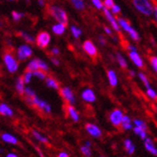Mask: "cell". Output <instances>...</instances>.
<instances>
[{
	"mask_svg": "<svg viewBox=\"0 0 157 157\" xmlns=\"http://www.w3.org/2000/svg\"><path fill=\"white\" fill-rule=\"evenodd\" d=\"M48 13L53 18L56 19L61 24H64L65 26H68V13L65 10L58 6H49L48 7Z\"/></svg>",
	"mask_w": 157,
	"mask_h": 157,
	"instance_id": "1",
	"label": "cell"
},
{
	"mask_svg": "<svg viewBox=\"0 0 157 157\" xmlns=\"http://www.w3.org/2000/svg\"><path fill=\"white\" fill-rule=\"evenodd\" d=\"M132 2L141 13L147 15V17H151L154 8L150 0H132Z\"/></svg>",
	"mask_w": 157,
	"mask_h": 157,
	"instance_id": "2",
	"label": "cell"
},
{
	"mask_svg": "<svg viewBox=\"0 0 157 157\" xmlns=\"http://www.w3.org/2000/svg\"><path fill=\"white\" fill-rule=\"evenodd\" d=\"M117 21H118V24H119V26L122 27L125 31V32H127L129 34V36H131V38L133 39V40H135V41L140 40V35L138 34V32L134 28L131 27L130 23L126 19H124L122 17H119Z\"/></svg>",
	"mask_w": 157,
	"mask_h": 157,
	"instance_id": "3",
	"label": "cell"
},
{
	"mask_svg": "<svg viewBox=\"0 0 157 157\" xmlns=\"http://www.w3.org/2000/svg\"><path fill=\"white\" fill-rule=\"evenodd\" d=\"M26 101L27 103L31 105H34L36 107H38L41 110H43L45 113H50L51 112V107L50 105L46 103V101L39 99L37 96H34L33 98H27L26 97Z\"/></svg>",
	"mask_w": 157,
	"mask_h": 157,
	"instance_id": "4",
	"label": "cell"
},
{
	"mask_svg": "<svg viewBox=\"0 0 157 157\" xmlns=\"http://www.w3.org/2000/svg\"><path fill=\"white\" fill-rule=\"evenodd\" d=\"M4 59V63L8 69V71L10 73H15L19 69V62L17 61V59H14V57L11 53H6L3 57Z\"/></svg>",
	"mask_w": 157,
	"mask_h": 157,
	"instance_id": "5",
	"label": "cell"
},
{
	"mask_svg": "<svg viewBox=\"0 0 157 157\" xmlns=\"http://www.w3.org/2000/svg\"><path fill=\"white\" fill-rule=\"evenodd\" d=\"M50 39L51 36L48 32H41L39 34L35 39V42L37 43V45L40 47V48H46L48 46V44L50 43Z\"/></svg>",
	"mask_w": 157,
	"mask_h": 157,
	"instance_id": "6",
	"label": "cell"
},
{
	"mask_svg": "<svg viewBox=\"0 0 157 157\" xmlns=\"http://www.w3.org/2000/svg\"><path fill=\"white\" fill-rule=\"evenodd\" d=\"M32 54H33L32 49H31V47L27 44L20 45L18 49V58L19 60H25L26 59L32 56Z\"/></svg>",
	"mask_w": 157,
	"mask_h": 157,
	"instance_id": "7",
	"label": "cell"
},
{
	"mask_svg": "<svg viewBox=\"0 0 157 157\" xmlns=\"http://www.w3.org/2000/svg\"><path fill=\"white\" fill-rule=\"evenodd\" d=\"M83 49L87 53L92 59H96L97 56V49L96 45L93 44L91 40H86L83 43Z\"/></svg>",
	"mask_w": 157,
	"mask_h": 157,
	"instance_id": "8",
	"label": "cell"
},
{
	"mask_svg": "<svg viewBox=\"0 0 157 157\" xmlns=\"http://www.w3.org/2000/svg\"><path fill=\"white\" fill-rule=\"evenodd\" d=\"M122 117H123V114L120 109H115V110H113L112 113L110 114V121H111V123L115 127L118 128V127H120L122 124Z\"/></svg>",
	"mask_w": 157,
	"mask_h": 157,
	"instance_id": "9",
	"label": "cell"
},
{
	"mask_svg": "<svg viewBox=\"0 0 157 157\" xmlns=\"http://www.w3.org/2000/svg\"><path fill=\"white\" fill-rule=\"evenodd\" d=\"M60 93L62 97L64 98L69 105H73L75 103V97H74V94L72 92V90L68 88V87H64L60 90Z\"/></svg>",
	"mask_w": 157,
	"mask_h": 157,
	"instance_id": "10",
	"label": "cell"
},
{
	"mask_svg": "<svg viewBox=\"0 0 157 157\" xmlns=\"http://www.w3.org/2000/svg\"><path fill=\"white\" fill-rule=\"evenodd\" d=\"M102 10H103V13H104V14H105V17H106L107 20L110 22V24H111V26L113 27V29H114L115 31H117V32H120V31H121V27L119 26V24H118V21H117V19L115 18L114 15L112 14L111 11L108 10V9H106V8H103Z\"/></svg>",
	"mask_w": 157,
	"mask_h": 157,
	"instance_id": "11",
	"label": "cell"
},
{
	"mask_svg": "<svg viewBox=\"0 0 157 157\" xmlns=\"http://www.w3.org/2000/svg\"><path fill=\"white\" fill-rule=\"evenodd\" d=\"M129 58L131 59V60L134 62V64L139 67V68H143L144 67V60L143 59L140 57V55L137 52L134 51H130L129 52Z\"/></svg>",
	"mask_w": 157,
	"mask_h": 157,
	"instance_id": "12",
	"label": "cell"
},
{
	"mask_svg": "<svg viewBox=\"0 0 157 157\" xmlns=\"http://www.w3.org/2000/svg\"><path fill=\"white\" fill-rule=\"evenodd\" d=\"M82 99L88 103H93L96 101V94L92 89H85L82 92Z\"/></svg>",
	"mask_w": 157,
	"mask_h": 157,
	"instance_id": "13",
	"label": "cell"
},
{
	"mask_svg": "<svg viewBox=\"0 0 157 157\" xmlns=\"http://www.w3.org/2000/svg\"><path fill=\"white\" fill-rule=\"evenodd\" d=\"M86 129H87V131L90 133L92 136H93V137L98 138V137L101 136V130L97 127L96 124H88L87 125H86Z\"/></svg>",
	"mask_w": 157,
	"mask_h": 157,
	"instance_id": "14",
	"label": "cell"
},
{
	"mask_svg": "<svg viewBox=\"0 0 157 157\" xmlns=\"http://www.w3.org/2000/svg\"><path fill=\"white\" fill-rule=\"evenodd\" d=\"M145 147L147 148V151H148L151 154H153V155L157 154V150H156V147L153 144V141L151 139H150V138L145 139Z\"/></svg>",
	"mask_w": 157,
	"mask_h": 157,
	"instance_id": "15",
	"label": "cell"
},
{
	"mask_svg": "<svg viewBox=\"0 0 157 157\" xmlns=\"http://www.w3.org/2000/svg\"><path fill=\"white\" fill-rule=\"evenodd\" d=\"M67 110H68V116L72 118V119L74 121V122H78L79 121V114L76 111V109L72 105H68V107H67Z\"/></svg>",
	"mask_w": 157,
	"mask_h": 157,
	"instance_id": "16",
	"label": "cell"
},
{
	"mask_svg": "<svg viewBox=\"0 0 157 157\" xmlns=\"http://www.w3.org/2000/svg\"><path fill=\"white\" fill-rule=\"evenodd\" d=\"M107 77H108L109 83L111 84V86L115 87V86L118 85V77H117V74L113 71V70H108Z\"/></svg>",
	"mask_w": 157,
	"mask_h": 157,
	"instance_id": "17",
	"label": "cell"
},
{
	"mask_svg": "<svg viewBox=\"0 0 157 157\" xmlns=\"http://www.w3.org/2000/svg\"><path fill=\"white\" fill-rule=\"evenodd\" d=\"M66 27L64 24H61V23H58V24L56 25H54L52 27V32L55 34V35H57V36H62L63 34H64L66 32Z\"/></svg>",
	"mask_w": 157,
	"mask_h": 157,
	"instance_id": "18",
	"label": "cell"
},
{
	"mask_svg": "<svg viewBox=\"0 0 157 157\" xmlns=\"http://www.w3.org/2000/svg\"><path fill=\"white\" fill-rule=\"evenodd\" d=\"M0 114H2L4 116L12 117L14 115V112L11 109V107H9L5 104H1V105H0Z\"/></svg>",
	"mask_w": 157,
	"mask_h": 157,
	"instance_id": "19",
	"label": "cell"
},
{
	"mask_svg": "<svg viewBox=\"0 0 157 157\" xmlns=\"http://www.w3.org/2000/svg\"><path fill=\"white\" fill-rule=\"evenodd\" d=\"M15 88H17L18 92L20 94V95H23L24 94V82H23V78L22 77H19L18 80H17V82H15Z\"/></svg>",
	"mask_w": 157,
	"mask_h": 157,
	"instance_id": "20",
	"label": "cell"
},
{
	"mask_svg": "<svg viewBox=\"0 0 157 157\" xmlns=\"http://www.w3.org/2000/svg\"><path fill=\"white\" fill-rule=\"evenodd\" d=\"M36 70H40V68H39V63H38V59H34L31 60L26 67V71L34 72Z\"/></svg>",
	"mask_w": 157,
	"mask_h": 157,
	"instance_id": "21",
	"label": "cell"
},
{
	"mask_svg": "<svg viewBox=\"0 0 157 157\" xmlns=\"http://www.w3.org/2000/svg\"><path fill=\"white\" fill-rule=\"evenodd\" d=\"M2 140L5 141L6 143H9V144H13V145L18 144V139L15 137H14L12 134H9V133H5V134H3Z\"/></svg>",
	"mask_w": 157,
	"mask_h": 157,
	"instance_id": "22",
	"label": "cell"
},
{
	"mask_svg": "<svg viewBox=\"0 0 157 157\" xmlns=\"http://www.w3.org/2000/svg\"><path fill=\"white\" fill-rule=\"evenodd\" d=\"M45 83L46 85L48 86V87L50 88H53V89H59V83L58 82L55 80V78H46V81H45Z\"/></svg>",
	"mask_w": 157,
	"mask_h": 157,
	"instance_id": "23",
	"label": "cell"
},
{
	"mask_svg": "<svg viewBox=\"0 0 157 157\" xmlns=\"http://www.w3.org/2000/svg\"><path fill=\"white\" fill-rule=\"evenodd\" d=\"M124 147H125V150L127 151V152L129 154H132L133 152L135 151V146L129 139H126L124 141Z\"/></svg>",
	"mask_w": 157,
	"mask_h": 157,
	"instance_id": "24",
	"label": "cell"
},
{
	"mask_svg": "<svg viewBox=\"0 0 157 157\" xmlns=\"http://www.w3.org/2000/svg\"><path fill=\"white\" fill-rule=\"evenodd\" d=\"M70 2H72V6L75 8L76 10L82 11L85 8V4H84L83 0H70Z\"/></svg>",
	"mask_w": 157,
	"mask_h": 157,
	"instance_id": "25",
	"label": "cell"
},
{
	"mask_svg": "<svg viewBox=\"0 0 157 157\" xmlns=\"http://www.w3.org/2000/svg\"><path fill=\"white\" fill-rule=\"evenodd\" d=\"M121 124L122 125V128L124 129H130L131 128V120H130V118L128 116H123Z\"/></svg>",
	"mask_w": 157,
	"mask_h": 157,
	"instance_id": "26",
	"label": "cell"
},
{
	"mask_svg": "<svg viewBox=\"0 0 157 157\" xmlns=\"http://www.w3.org/2000/svg\"><path fill=\"white\" fill-rule=\"evenodd\" d=\"M117 60H118V62H119L121 67H122V68L127 67V62H126V60H125V59L122 57V54H120V53L117 54Z\"/></svg>",
	"mask_w": 157,
	"mask_h": 157,
	"instance_id": "27",
	"label": "cell"
},
{
	"mask_svg": "<svg viewBox=\"0 0 157 157\" xmlns=\"http://www.w3.org/2000/svg\"><path fill=\"white\" fill-rule=\"evenodd\" d=\"M134 132L136 133V134L138 136H140L142 139H146L147 138V130L141 128H138V127H135L134 128Z\"/></svg>",
	"mask_w": 157,
	"mask_h": 157,
	"instance_id": "28",
	"label": "cell"
},
{
	"mask_svg": "<svg viewBox=\"0 0 157 157\" xmlns=\"http://www.w3.org/2000/svg\"><path fill=\"white\" fill-rule=\"evenodd\" d=\"M33 135H34V137L38 140V141H40V142H42V143H44V144H46V143H48V138H45V137H43L41 133H39V132H37V131H33Z\"/></svg>",
	"mask_w": 157,
	"mask_h": 157,
	"instance_id": "29",
	"label": "cell"
},
{
	"mask_svg": "<svg viewBox=\"0 0 157 157\" xmlns=\"http://www.w3.org/2000/svg\"><path fill=\"white\" fill-rule=\"evenodd\" d=\"M138 76H139V78H140V80L143 82V83L145 84V86H146L147 88L151 87V86H150V82H148L147 76H146L144 73H139V74H138Z\"/></svg>",
	"mask_w": 157,
	"mask_h": 157,
	"instance_id": "30",
	"label": "cell"
},
{
	"mask_svg": "<svg viewBox=\"0 0 157 157\" xmlns=\"http://www.w3.org/2000/svg\"><path fill=\"white\" fill-rule=\"evenodd\" d=\"M70 30H72V36L75 38H78V37L81 36V34H82L81 30L79 28L75 27V26H72V27H70Z\"/></svg>",
	"mask_w": 157,
	"mask_h": 157,
	"instance_id": "31",
	"label": "cell"
},
{
	"mask_svg": "<svg viewBox=\"0 0 157 157\" xmlns=\"http://www.w3.org/2000/svg\"><path fill=\"white\" fill-rule=\"evenodd\" d=\"M20 36H21L23 38H24L28 43H34V42H35V38H34L32 36H30V35H28V34H26V33H24V32H21V33H20Z\"/></svg>",
	"mask_w": 157,
	"mask_h": 157,
	"instance_id": "32",
	"label": "cell"
},
{
	"mask_svg": "<svg viewBox=\"0 0 157 157\" xmlns=\"http://www.w3.org/2000/svg\"><path fill=\"white\" fill-rule=\"evenodd\" d=\"M32 74H33V76H36L38 78H41V80H44L46 78V75L43 70H36V71L32 72Z\"/></svg>",
	"mask_w": 157,
	"mask_h": 157,
	"instance_id": "33",
	"label": "cell"
},
{
	"mask_svg": "<svg viewBox=\"0 0 157 157\" xmlns=\"http://www.w3.org/2000/svg\"><path fill=\"white\" fill-rule=\"evenodd\" d=\"M23 17H24V14H23L22 13H19V12H12V17L14 21H19Z\"/></svg>",
	"mask_w": 157,
	"mask_h": 157,
	"instance_id": "34",
	"label": "cell"
},
{
	"mask_svg": "<svg viewBox=\"0 0 157 157\" xmlns=\"http://www.w3.org/2000/svg\"><path fill=\"white\" fill-rule=\"evenodd\" d=\"M38 63H39V68H40V70H43V71H48V65L46 64L43 60L38 59Z\"/></svg>",
	"mask_w": 157,
	"mask_h": 157,
	"instance_id": "35",
	"label": "cell"
},
{
	"mask_svg": "<svg viewBox=\"0 0 157 157\" xmlns=\"http://www.w3.org/2000/svg\"><path fill=\"white\" fill-rule=\"evenodd\" d=\"M33 74L32 72H30V71H26L24 73V75H23L22 78H23V82H24V83H29L30 81H31V78H32Z\"/></svg>",
	"mask_w": 157,
	"mask_h": 157,
	"instance_id": "36",
	"label": "cell"
},
{
	"mask_svg": "<svg viewBox=\"0 0 157 157\" xmlns=\"http://www.w3.org/2000/svg\"><path fill=\"white\" fill-rule=\"evenodd\" d=\"M92 3L97 10H102L103 9V3H102L101 0H92Z\"/></svg>",
	"mask_w": 157,
	"mask_h": 157,
	"instance_id": "37",
	"label": "cell"
},
{
	"mask_svg": "<svg viewBox=\"0 0 157 157\" xmlns=\"http://www.w3.org/2000/svg\"><path fill=\"white\" fill-rule=\"evenodd\" d=\"M102 3H103V8H106V9H108V10L111 9L115 4L114 0H103Z\"/></svg>",
	"mask_w": 157,
	"mask_h": 157,
	"instance_id": "38",
	"label": "cell"
},
{
	"mask_svg": "<svg viewBox=\"0 0 157 157\" xmlns=\"http://www.w3.org/2000/svg\"><path fill=\"white\" fill-rule=\"evenodd\" d=\"M134 124H135L136 127H138V128H143V129L147 130V125H146V124H145V123H144L142 120L136 119V120H134Z\"/></svg>",
	"mask_w": 157,
	"mask_h": 157,
	"instance_id": "39",
	"label": "cell"
},
{
	"mask_svg": "<svg viewBox=\"0 0 157 157\" xmlns=\"http://www.w3.org/2000/svg\"><path fill=\"white\" fill-rule=\"evenodd\" d=\"M81 152H82L86 157H91V155H92V152H91L90 147H86V146H84V147H81Z\"/></svg>",
	"mask_w": 157,
	"mask_h": 157,
	"instance_id": "40",
	"label": "cell"
},
{
	"mask_svg": "<svg viewBox=\"0 0 157 157\" xmlns=\"http://www.w3.org/2000/svg\"><path fill=\"white\" fill-rule=\"evenodd\" d=\"M24 94L26 95L27 98H33L34 96H36L34 90H32L30 87H27V88L24 89Z\"/></svg>",
	"mask_w": 157,
	"mask_h": 157,
	"instance_id": "41",
	"label": "cell"
},
{
	"mask_svg": "<svg viewBox=\"0 0 157 157\" xmlns=\"http://www.w3.org/2000/svg\"><path fill=\"white\" fill-rule=\"evenodd\" d=\"M147 96L150 97V98H151V99H156V97H157L156 92L151 87H148L147 89Z\"/></svg>",
	"mask_w": 157,
	"mask_h": 157,
	"instance_id": "42",
	"label": "cell"
},
{
	"mask_svg": "<svg viewBox=\"0 0 157 157\" xmlns=\"http://www.w3.org/2000/svg\"><path fill=\"white\" fill-rule=\"evenodd\" d=\"M151 64L153 70L156 72L157 71V58H156V56L151 57Z\"/></svg>",
	"mask_w": 157,
	"mask_h": 157,
	"instance_id": "43",
	"label": "cell"
},
{
	"mask_svg": "<svg viewBox=\"0 0 157 157\" xmlns=\"http://www.w3.org/2000/svg\"><path fill=\"white\" fill-rule=\"evenodd\" d=\"M110 10L112 11V13H113L117 14V13H121V7H120L119 5L114 4V6H113Z\"/></svg>",
	"mask_w": 157,
	"mask_h": 157,
	"instance_id": "44",
	"label": "cell"
},
{
	"mask_svg": "<svg viewBox=\"0 0 157 157\" xmlns=\"http://www.w3.org/2000/svg\"><path fill=\"white\" fill-rule=\"evenodd\" d=\"M51 53H52V55H54V56H58V55H60V50L57 48V47H55V48H53L51 50Z\"/></svg>",
	"mask_w": 157,
	"mask_h": 157,
	"instance_id": "45",
	"label": "cell"
},
{
	"mask_svg": "<svg viewBox=\"0 0 157 157\" xmlns=\"http://www.w3.org/2000/svg\"><path fill=\"white\" fill-rule=\"evenodd\" d=\"M104 31L106 32V34H107V35H109V36H113L112 30L110 29V28H108V27H104Z\"/></svg>",
	"mask_w": 157,
	"mask_h": 157,
	"instance_id": "46",
	"label": "cell"
},
{
	"mask_svg": "<svg viewBox=\"0 0 157 157\" xmlns=\"http://www.w3.org/2000/svg\"><path fill=\"white\" fill-rule=\"evenodd\" d=\"M99 42H100V44H102V45H105V44H106L105 39H104V37H102V36H99Z\"/></svg>",
	"mask_w": 157,
	"mask_h": 157,
	"instance_id": "47",
	"label": "cell"
},
{
	"mask_svg": "<svg viewBox=\"0 0 157 157\" xmlns=\"http://www.w3.org/2000/svg\"><path fill=\"white\" fill-rule=\"evenodd\" d=\"M127 48L129 49V51H134V52H137L136 48H135V46H133V45H128Z\"/></svg>",
	"mask_w": 157,
	"mask_h": 157,
	"instance_id": "48",
	"label": "cell"
},
{
	"mask_svg": "<svg viewBox=\"0 0 157 157\" xmlns=\"http://www.w3.org/2000/svg\"><path fill=\"white\" fill-rule=\"evenodd\" d=\"M51 61L53 62V63H54L55 65H59V60H58L57 59H54V58H52V59H51Z\"/></svg>",
	"mask_w": 157,
	"mask_h": 157,
	"instance_id": "49",
	"label": "cell"
},
{
	"mask_svg": "<svg viewBox=\"0 0 157 157\" xmlns=\"http://www.w3.org/2000/svg\"><path fill=\"white\" fill-rule=\"evenodd\" d=\"M59 157H68V154L67 152H61L59 154Z\"/></svg>",
	"mask_w": 157,
	"mask_h": 157,
	"instance_id": "50",
	"label": "cell"
},
{
	"mask_svg": "<svg viewBox=\"0 0 157 157\" xmlns=\"http://www.w3.org/2000/svg\"><path fill=\"white\" fill-rule=\"evenodd\" d=\"M6 157H18V155L14 153H9V154H7Z\"/></svg>",
	"mask_w": 157,
	"mask_h": 157,
	"instance_id": "51",
	"label": "cell"
},
{
	"mask_svg": "<svg viewBox=\"0 0 157 157\" xmlns=\"http://www.w3.org/2000/svg\"><path fill=\"white\" fill-rule=\"evenodd\" d=\"M38 2H39V4H40L41 6H43V5H44L43 0H38Z\"/></svg>",
	"mask_w": 157,
	"mask_h": 157,
	"instance_id": "52",
	"label": "cell"
},
{
	"mask_svg": "<svg viewBox=\"0 0 157 157\" xmlns=\"http://www.w3.org/2000/svg\"><path fill=\"white\" fill-rule=\"evenodd\" d=\"M85 146H86V147H90V146H91V144H90V142H86V144H85Z\"/></svg>",
	"mask_w": 157,
	"mask_h": 157,
	"instance_id": "53",
	"label": "cell"
},
{
	"mask_svg": "<svg viewBox=\"0 0 157 157\" xmlns=\"http://www.w3.org/2000/svg\"><path fill=\"white\" fill-rule=\"evenodd\" d=\"M130 75L133 77V76H135V73H134V71H130Z\"/></svg>",
	"mask_w": 157,
	"mask_h": 157,
	"instance_id": "54",
	"label": "cell"
},
{
	"mask_svg": "<svg viewBox=\"0 0 157 157\" xmlns=\"http://www.w3.org/2000/svg\"><path fill=\"white\" fill-rule=\"evenodd\" d=\"M8 1H18V0H8Z\"/></svg>",
	"mask_w": 157,
	"mask_h": 157,
	"instance_id": "55",
	"label": "cell"
},
{
	"mask_svg": "<svg viewBox=\"0 0 157 157\" xmlns=\"http://www.w3.org/2000/svg\"><path fill=\"white\" fill-rule=\"evenodd\" d=\"M25 1H27V2H29V1H30V0H25Z\"/></svg>",
	"mask_w": 157,
	"mask_h": 157,
	"instance_id": "56",
	"label": "cell"
}]
</instances>
